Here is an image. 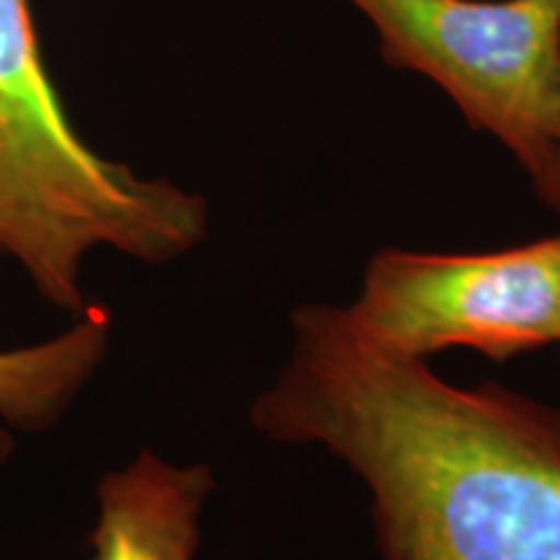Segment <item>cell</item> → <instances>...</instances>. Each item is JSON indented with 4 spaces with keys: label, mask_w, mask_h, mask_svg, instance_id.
Returning a JSON list of instances; mask_svg holds the SVG:
<instances>
[{
    "label": "cell",
    "mask_w": 560,
    "mask_h": 560,
    "mask_svg": "<svg viewBox=\"0 0 560 560\" xmlns=\"http://www.w3.org/2000/svg\"><path fill=\"white\" fill-rule=\"evenodd\" d=\"M249 420L366 482L382 560H560V410L384 353L346 306L293 312L289 359Z\"/></svg>",
    "instance_id": "1"
},
{
    "label": "cell",
    "mask_w": 560,
    "mask_h": 560,
    "mask_svg": "<svg viewBox=\"0 0 560 560\" xmlns=\"http://www.w3.org/2000/svg\"><path fill=\"white\" fill-rule=\"evenodd\" d=\"M206 234L200 195L140 177L79 136L47 73L30 0H0V249L39 296L79 317L94 249L161 265Z\"/></svg>",
    "instance_id": "2"
},
{
    "label": "cell",
    "mask_w": 560,
    "mask_h": 560,
    "mask_svg": "<svg viewBox=\"0 0 560 560\" xmlns=\"http://www.w3.org/2000/svg\"><path fill=\"white\" fill-rule=\"evenodd\" d=\"M392 68L423 75L535 177L560 145V0H348Z\"/></svg>",
    "instance_id": "3"
},
{
    "label": "cell",
    "mask_w": 560,
    "mask_h": 560,
    "mask_svg": "<svg viewBox=\"0 0 560 560\" xmlns=\"http://www.w3.org/2000/svg\"><path fill=\"white\" fill-rule=\"evenodd\" d=\"M346 312L384 353L472 348L503 363L560 342V234L475 255L382 249Z\"/></svg>",
    "instance_id": "4"
},
{
    "label": "cell",
    "mask_w": 560,
    "mask_h": 560,
    "mask_svg": "<svg viewBox=\"0 0 560 560\" xmlns=\"http://www.w3.org/2000/svg\"><path fill=\"white\" fill-rule=\"evenodd\" d=\"M210 490L208 465H174L143 450L96 486L89 560H192Z\"/></svg>",
    "instance_id": "5"
},
{
    "label": "cell",
    "mask_w": 560,
    "mask_h": 560,
    "mask_svg": "<svg viewBox=\"0 0 560 560\" xmlns=\"http://www.w3.org/2000/svg\"><path fill=\"white\" fill-rule=\"evenodd\" d=\"M109 342L112 312L89 304L66 332L0 350V465L13 452V436L5 425L42 431L58 423L104 363Z\"/></svg>",
    "instance_id": "6"
},
{
    "label": "cell",
    "mask_w": 560,
    "mask_h": 560,
    "mask_svg": "<svg viewBox=\"0 0 560 560\" xmlns=\"http://www.w3.org/2000/svg\"><path fill=\"white\" fill-rule=\"evenodd\" d=\"M529 182L545 206L552 208L560 215V145L552 151V156L545 161L542 170L537 172L535 177H529Z\"/></svg>",
    "instance_id": "7"
}]
</instances>
